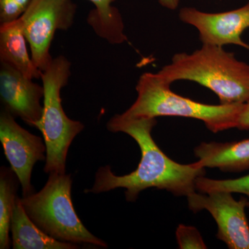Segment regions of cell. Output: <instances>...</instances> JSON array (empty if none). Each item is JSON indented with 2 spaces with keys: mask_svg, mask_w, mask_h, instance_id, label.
Wrapping results in <instances>:
<instances>
[{
  "mask_svg": "<svg viewBox=\"0 0 249 249\" xmlns=\"http://www.w3.org/2000/svg\"><path fill=\"white\" fill-rule=\"evenodd\" d=\"M156 119H126L121 114L111 118L107 124L111 132H124L138 144L142 158L138 167L128 175L118 176L110 166L98 170L94 183L85 193H106L116 188H124L126 200L134 202L141 192L150 188L171 193L176 196H188L196 192V181L204 176L206 168L198 162L181 164L174 161L160 150L152 137L157 124Z\"/></svg>",
  "mask_w": 249,
  "mask_h": 249,
  "instance_id": "obj_1",
  "label": "cell"
},
{
  "mask_svg": "<svg viewBox=\"0 0 249 249\" xmlns=\"http://www.w3.org/2000/svg\"><path fill=\"white\" fill-rule=\"evenodd\" d=\"M157 73L170 85L177 80L196 82L213 91L222 105L249 101V65L222 47L203 44L193 53L176 54Z\"/></svg>",
  "mask_w": 249,
  "mask_h": 249,
  "instance_id": "obj_2",
  "label": "cell"
},
{
  "mask_svg": "<svg viewBox=\"0 0 249 249\" xmlns=\"http://www.w3.org/2000/svg\"><path fill=\"white\" fill-rule=\"evenodd\" d=\"M170 85L160 79L157 73H144L136 87L137 100L121 115L126 119L191 118L202 121L214 133L237 128L245 104H204L174 93Z\"/></svg>",
  "mask_w": 249,
  "mask_h": 249,
  "instance_id": "obj_3",
  "label": "cell"
},
{
  "mask_svg": "<svg viewBox=\"0 0 249 249\" xmlns=\"http://www.w3.org/2000/svg\"><path fill=\"white\" fill-rule=\"evenodd\" d=\"M71 175L51 173L38 193L20 198L27 215L40 230L60 242L107 248L77 215L71 199Z\"/></svg>",
  "mask_w": 249,
  "mask_h": 249,
  "instance_id": "obj_4",
  "label": "cell"
},
{
  "mask_svg": "<svg viewBox=\"0 0 249 249\" xmlns=\"http://www.w3.org/2000/svg\"><path fill=\"white\" fill-rule=\"evenodd\" d=\"M70 75L71 62L62 55L53 58L41 75L45 90L43 112L35 127L40 131L47 147L44 168L47 174H65L69 148L85 127L80 121L70 119L62 108L60 92Z\"/></svg>",
  "mask_w": 249,
  "mask_h": 249,
  "instance_id": "obj_5",
  "label": "cell"
},
{
  "mask_svg": "<svg viewBox=\"0 0 249 249\" xmlns=\"http://www.w3.org/2000/svg\"><path fill=\"white\" fill-rule=\"evenodd\" d=\"M76 11L71 0H32L18 18L30 46L31 58L41 71L53 60L49 51L55 32L71 27Z\"/></svg>",
  "mask_w": 249,
  "mask_h": 249,
  "instance_id": "obj_6",
  "label": "cell"
},
{
  "mask_svg": "<svg viewBox=\"0 0 249 249\" xmlns=\"http://www.w3.org/2000/svg\"><path fill=\"white\" fill-rule=\"evenodd\" d=\"M232 193L214 191L192 193L187 196L188 208L193 213L209 211L217 223V237L230 249H249V224L246 208L249 199L236 200Z\"/></svg>",
  "mask_w": 249,
  "mask_h": 249,
  "instance_id": "obj_7",
  "label": "cell"
},
{
  "mask_svg": "<svg viewBox=\"0 0 249 249\" xmlns=\"http://www.w3.org/2000/svg\"><path fill=\"white\" fill-rule=\"evenodd\" d=\"M0 141L11 168L17 175L23 196L34 193L31 175L34 165L46 160L47 147L43 137L28 132L6 110L0 114Z\"/></svg>",
  "mask_w": 249,
  "mask_h": 249,
  "instance_id": "obj_8",
  "label": "cell"
},
{
  "mask_svg": "<svg viewBox=\"0 0 249 249\" xmlns=\"http://www.w3.org/2000/svg\"><path fill=\"white\" fill-rule=\"evenodd\" d=\"M179 18L197 29L204 45L222 47L235 45L249 50V45L241 37L244 31L249 28V2L239 9L219 14L184 7L180 10Z\"/></svg>",
  "mask_w": 249,
  "mask_h": 249,
  "instance_id": "obj_9",
  "label": "cell"
},
{
  "mask_svg": "<svg viewBox=\"0 0 249 249\" xmlns=\"http://www.w3.org/2000/svg\"><path fill=\"white\" fill-rule=\"evenodd\" d=\"M43 85L34 83L14 67L4 62L0 66V97L4 109L26 124L35 127L43 112L41 99Z\"/></svg>",
  "mask_w": 249,
  "mask_h": 249,
  "instance_id": "obj_10",
  "label": "cell"
},
{
  "mask_svg": "<svg viewBox=\"0 0 249 249\" xmlns=\"http://www.w3.org/2000/svg\"><path fill=\"white\" fill-rule=\"evenodd\" d=\"M198 163L204 168L241 173L249 170V139L239 142H202L195 148Z\"/></svg>",
  "mask_w": 249,
  "mask_h": 249,
  "instance_id": "obj_11",
  "label": "cell"
},
{
  "mask_svg": "<svg viewBox=\"0 0 249 249\" xmlns=\"http://www.w3.org/2000/svg\"><path fill=\"white\" fill-rule=\"evenodd\" d=\"M27 42L19 19L1 24L0 61L14 67L29 79L41 78L42 71L28 53Z\"/></svg>",
  "mask_w": 249,
  "mask_h": 249,
  "instance_id": "obj_12",
  "label": "cell"
},
{
  "mask_svg": "<svg viewBox=\"0 0 249 249\" xmlns=\"http://www.w3.org/2000/svg\"><path fill=\"white\" fill-rule=\"evenodd\" d=\"M11 231L14 249H76L78 245L60 242L40 230L33 222L17 196L11 217Z\"/></svg>",
  "mask_w": 249,
  "mask_h": 249,
  "instance_id": "obj_13",
  "label": "cell"
},
{
  "mask_svg": "<svg viewBox=\"0 0 249 249\" xmlns=\"http://www.w3.org/2000/svg\"><path fill=\"white\" fill-rule=\"evenodd\" d=\"M95 6L88 21L97 35L111 43L119 44L126 40L124 24L119 11L111 6L114 0H89Z\"/></svg>",
  "mask_w": 249,
  "mask_h": 249,
  "instance_id": "obj_14",
  "label": "cell"
},
{
  "mask_svg": "<svg viewBox=\"0 0 249 249\" xmlns=\"http://www.w3.org/2000/svg\"><path fill=\"white\" fill-rule=\"evenodd\" d=\"M17 175L11 168L1 167L0 170V249H8L11 246L9 231L11 217L17 198Z\"/></svg>",
  "mask_w": 249,
  "mask_h": 249,
  "instance_id": "obj_15",
  "label": "cell"
},
{
  "mask_svg": "<svg viewBox=\"0 0 249 249\" xmlns=\"http://www.w3.org/2000/svg\"><path fill=\"white\" fill-rule=\"evenodd\" d=\"M196 190L201 193L214 191L240 193L248 198L249 205V175L240 178L221 180L199 177L196 181Z\"/></svg>",
  "mask_w": 249,
  "mask_h": 249,
  "instance_id": "obj_16",
  "label": "cell"
},
{
  "mask_svg": "<svg viewBox=\"0 0 249 249\" xmlns=\"http://www.w3.org/2000/svg\"><path fill=\"white\" fill-rule=\"evenodd\" d=\"M176 238L179 249H206L207 246L196 227L179 224L176 230Z\"/></svg>",
  "mask_w": 249,
  "mask_h": 249,
  "instance_id": "obj_17",
  "label": "cell"
},
{
  "mask_svg": "<svg viewBox=\"0 0 249 249\" xmlns=\"http://www.w3.org/2000/svg\"><path fill=\"white\" fill-rule=\"evenodd\" d=\"M32 0H0L1 24L16 20L29 7Z\"/></svg>",
  "mask_w": 249,
  "mask_h": 249,
  "instance_id": "obj_18",
  "label": "cell"
},
{
  "mask_svg": "<svg viewBox=\"0 0 249 249\" xmlns=\"http://www.w3.org/2000/svg\"><path fill=\"white\" fill-rule=\"evenodd\" d=\"M237 128L240 130H249V101L244 105Z\"/></svg>",
  "mask_w": 249,
  "mask_h": 249,
  "instance_id": "obj_19",
  "label": "cell"
},
{
  "mask_svg": "<svg viewBox=\"0 0 249 249\" xmlns=\"http://www.w3.org/2000/svg\"><path fill=\"white\" fill-rule=\"evenodd\" d=\"M163 7L168 9L175 10L178 7L179 0H158Z\"/></svg>",
  "mask_w": 249,
  "mask_h": 249,
  "instance_id": "obj_20",
  "label": "cell"
},
{
  "mask_svg": "<svg viewBox=\"0 0 249 249\" xmlns=\"http://www.w3.org/2000/svg\"><path fill=\"white\" fill-rule=\"evenodd\" d=\"M247 208H248L249 210V205L248 206H247Z\"/></svg>",
  "mask_w": 249,
  "mask_h": 249,
  "instance_id": "obj_21",
  "label": "cell"
}]
</instances>
